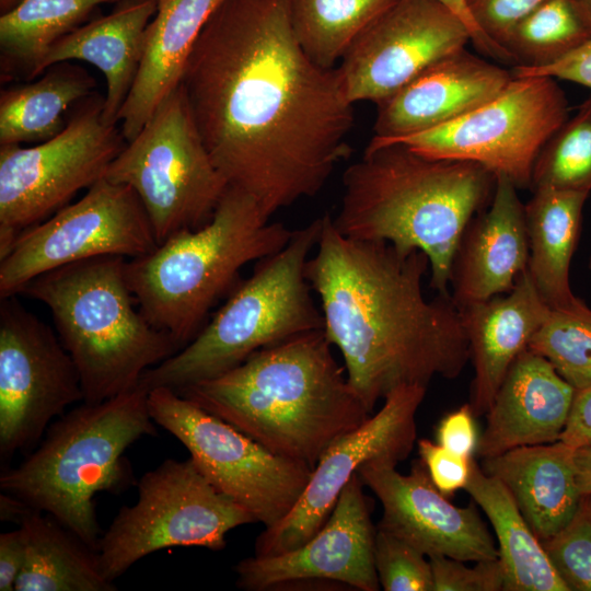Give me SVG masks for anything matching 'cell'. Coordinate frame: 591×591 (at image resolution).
I'll return each mask as SVG.
<instances>
[{"label": "cell", "instance_id": "6da1fadb", "mask_svg": "<svg viewBox=\"0 0 591 591\" xmlns=\"http://www.w3.org/2000/svg\"><path fill=\"white\" fill-rule=\"evenodd\" d=\"M181 86L228 185L269 219L316 195L351 155L354 104L337 67L316 65L301 48L290 0H222Z\"/></svg>", "mask_w": 591, "mask_h": 591}, {"label": "cell", "instance_id": "7a4b0ae2", "mask_svg": "<svg viewBox=\"0 0 591 591\" xmlns=\"http://www.w3.org/2000/svg\"><path fill=\"white\" fill-rule=\"evenodd\" d=\"M428 269L425 253L345 236L322 216L305 277L320 299L324 333L370 413L399 386L457 378L470 360L451 294L424 292Z\"/></svg>", "mask_w": 591, "mask_h": 591}, {"label": "cell", "instance_id": "3957f363", "mask_svg": "<svg viewBox=\"0 0 591 591\" xmlns=\"http://www.w3.org/2000/svg\"><path fill=\"white\" fill-rule=\"evenodd\" d=\"M324 329L265 347L216 378L175 391L271 453L314 467L370 412Z\"/></svg>", "mask_w": 591, "mask_h": 591}, {"label": "cell", "instance_id": "277c9868", "mask_svg": "<svg viewBox=\"0 0 591 591\" xmlns=\"http://www.w3.org/2000/svg\"><path fill=\"white\" fill-rule=\"evenodd\" d=\"M496 176L480 164L420 154L402 143L368 144L343 175L333 223L345 236L420 251L430 287L450 294L452 257L467 223L490 202Z\"/></svg>", "mask_w": 591, "mask_h": 591}, {"label": "cell", "instance_id": "5b68a950", "mask_svg": "<svg viewBox=\"0 0 591 591\" xmlns=\"http://www.w3.org/2000/svg\"><path fill=\"white\" fill-rule=\"evenodd\" d=\"M148 394L138 385L62 414L19 465L2 471L1 493L51 515L97 552L96 494L134 484L124 454L140 438L157 434Z\"/></svg>", "mask_w": 591, "mask_h": 591}, {"label": "cell", "instance_id": "8992f818", "mask_svg": "<svg viewBox=\"0 0 591 591\" xmlns=\"http://www.w3.org/2000/svg\"><path fill=\"white\" fill-rule=\"evenodd\" d=\"M292 233L270 222L247 193L229 186L207 224L127 259V282L147 321L182 349L202 329L216 302L240 282V270L280 251Z\"/></svg>", "mask_w": 591, "mask_h": 591}, {"label": "cell", "instance_id": "52a82bcc", "mask_svg": "<svg viewBox=\"0 0 591 591\" xmlns=\"http://www.w3.org/2000/svg\"><path fill=\"white\" fill-rule=\"evenodd\" d=\"M126 260L101 256L72 263L37 276L19 292L50 310L86 403L136 389L147 370L181 350L136 310Z\"/></svg>", "mask_w": 591, "mask_h": 591}, {"label": "cell", "instance_id": "ba28073f", "mask_svg": "<svg viewBox=\"0 0 591 591\" xmlns=\"http://www.w3.org/2000/svg\"><path fill=\"white\" fill-rule=\"evenodd\" d=\"M321 227L322 217L294 230L280 251L257 260L252 275L235 286L198 335L147 370L139 385L177 391L230 371L259 349L324 329L305 277Z\"/></svg>", "mask_w": 591, "mask_h": 591}, {"label": "cell", "instance_id": "9c48e42d", "mask_svg": "<svg viewBox=\"0 0 591 591\" xmlns=\"http://www.w3.org/2000/svg\"><path fill=\"white\" fill-rule=\"evenodd\" d=\"M104 177L136 193L158 244L207 224L229 187L204 143L181 84L127 141Z\"/></svg>", "mask_w": 591, "mask_h": 591}, {"label": "cell", "instance_id": "30bf717a", "mask_svg": "<svg viewBox=\"0 0 591 591\" xmlns=\"http://www.w3.org/2000/svg\"><path fill=\"white\" fill-rule=\"evenodd\" d=\"M137 488L136 503L123 507L99 540L100 567L112 582L141 558L164 548L222 551L231 530L256 523L190 457L163 461L140 477Z\"/></svg>", "mask_w": 591, "mask_h": 591}, {"label": "cell", "instance_id": "8fae6325", "mask_svg": "<svg viewBox=\"0 0 591 591\" xmlns=\"http://www.w3.org/2000/svg\"><path fill=\"white\" fill-rule=\"evenodd\" d=\"M91 95L53 138L33 147L0 144V259L20 233L47 219L105 173L125 138Z\"/></svg>", "mask_w": 591, "mask_h": 591}, {"label": "cell", "instance_id": "7c38bea8", "mask_svg": "<svg viewBox=\"0 0 591 591\" xmlns=\"http://www.w3.org/2000/svg\"><path fill=\"white\" fill-rule=\"evenodd\" d=\"M568 109L555 79L513 77L499 94L455 120L399 138L372 137L369 144L402 143L430 158L474 162L528 188L540 151Z\"/></svg>", "mask_w": 591, "mask_h": 591}, {"label": "cell", "instance_id": "4fadbf2b", "mask_svg": "<svg viewBox=\"0 0 591 591\" xmlns=\"http://www.w3.org/2000/svg\"><path fill=\"white\" fill-rule=\"evenodd\" d=\"M148 403L154 422L182 442L201 474L256 522L274 526L296 506L312 467L271 453L171 389L150 390Z\"/></svg>", "mask_w": 591, "mask_h": 591}, {"label": "cell", "instance_id": "5bb4252c", "mask_svg": "<svg viewBox=\"0 0 591 591\" xmlns=\"http://www.w3.org/2000/svg\"><path fill=\"white\" fill-rule=\"evenodd\" d=\"M158 245L136 193L103 177L81 199L20 233L0 259V299L53 269L101 256L137 258Z\"/></svg>", "mask_w": 591, "mask_h": 591}, {"label": "cell", "instance_id": "9a60e30c", "mask_svg": "<svg viewBox=\"0 0 591 591\" xmlns=\"http://www.w3.org/2000/svg\"><path fill=\"white\" fill-rule=\"evenodd\" d=\"M83 402L78 368L50 326L16 296L0 301V459L31 452L55 418Z\"/></svg>", "mask_w": 591, "mask_h": 591}, {"label": "cell", "instance_id": "2e32d148", "mask_svg": "<svg viewBox=\"0 0 591 591\" xmlns=\"http://www.w3.org/2000/svg\"><path fill=\"white\" fill-rule=\"evenodd\" d=\"M426 391L421 385L395 389L376 414L335 441L313 467L292 510L257 536L254 555H277L306 543L325 524L340 493L364 463L405 460L416 441L415 418Z\"/></svg>", "mask_w": 591, "mask_h": 591}, {"label": "cell", "instance_id": "e0dca14e", "mask_svg": "<svg viewBox=\"0 0 591 591\" xmlns=\"http://www.w3.org/2000/svg\"><path fill=\"white\" fill-rule=\"evenodd\" d=\"M470 40L466 26L437 0H396L341 58L347 99L379 104Z\"/></svg>", "mask_w": 591, "mask_h": 591}, {"label": "cell", "instance_id": "ac0fdd59", "mask_svg": "<svg viewBox=\"0 0 591 591\" xmlns=\"http://www.w3.org/2000/svg\"><path fill=\"white\" fill-rule=\"evenodd\" d=\"M396 462L371 460L358 471L363 485L382 505L376 529L410 544L426 556H447L462 561L499 558L498 547L475 505H452L432 483L421 460L409 474Z\"/></svg>", "mask_w": 591, "mask_h": 591}, {"label": "cell", "instance_id": "d6986e66", "mask_svg": "<svg viewBox=\"0 0 591 591\" xmlns=\"http://www.w3.org/2000/svg\"><path fill=\"white\" fill-rule=\"evenodd\" d=\"M355 474L321 530L303 545L277 555L252 556L234 566L236 586L247 591H265L303 581L327 580L361 591H378L374 566L376 529Z\"/></svg>", "mask_w": 591, "mask_h": 591}, {"label": "cell", "instance_id": "ffe728a7", "mask_svg": "<svg viewBox=\"0 0 591 591\" xmlns=\"http://www.w3.org/2000/svg\"><path fill=\"white\" fill-rule=\"evenodd\" d=\"M528 262L524 205L517 186L497 176L489 205L467 223L452 257V300L461 308L510 292Z\"/></svg>", "mask_w": 591, "mask_h": 591}, {"label": "cell", "instance_id": "44dd1931", "mask_svg": "<svg viewBox=\"0 0 591 591\" xmlns=\"http://www.w3.org/2000/svg\"><path fill=\"white\" fill-rule=\"evenodd\" d=\"M512 78L511 71L460 49L378 104L373 137L399 138L448 124L499 94Z\"/></svg>", "mask_w": 591, "mask_h": 591}, {"label": "cell", "instance_id": "7402d4cb", "mask_svg": "<svg viewBox=\"0 0 591 591\" xmlns=\"http://www.w3.org/2000/svg\"><path fill=\"white\" fill-rule=\"evenodd\" d=\"M576 390L544 357L525 349L509 368L486 413L480 459L558 441Z\"/></svg>", "mask_w": 591, "mask_h": 591}, {"label": "cell", "instance_id": "603a6c76", "mask_svg": "<svg viewBox=\"0 0 591 591\" xmlns=\"http://www.w3.org/2000/svg\"><path fill=\"white\" fill-rule=\"evenodd\" d=\"M474 367L470 406L486 415L517 357L528 349L551 308L525 270L507 296L459 308Z\"/></svg>", "mask_w": 591, "mask_h": 591}, {"label": "cell", "instance_id": "cb8c5ba5", "mask_svg": "<svg viewBox=\"0 0 591 591\" xmlns=\"http://www.w3.org/2000/svg\"><path fill=\"white\" fill-rule=\"evenodd\" d=\"M222 0H158L146 31L144 50L118 123L134 139L157 107L178 85L186 61L208 19Z\"/></svg>", "mask_w": 591, "mask_h": 591}, {"label": "cell", "instance_id": "d4e9b609", "mask_svg": "<svg viewBox=\"0 0 591 591\" xmlns=\"http://www.w3.org/2000/svg\"><path fill=\"white\" fill-rule=\"evenodd\" d=\"M158 9V0H127L114 12L80 25L55 43L34 77L49 67L80 60L96 67L105 77L103 115L113 124L136 80L147 27Z\"/></svg>", "mask_w": 591, "mask_h": 591}, {"label": "cell", "instance_id": "484cf974", "mask_svg": "<svg viewBox=\"0 0 591 591\" xmlns=\"http://www.w3.org/2000/svg\"><path fill=\"white\" fill-rule=\"evenodd\" d=\"M575 451L558 440L482 459V470L507 487L541 542L561 530L580 503Z\"/></svg>", "mask_w": 591, "mask_h": 591}, {"label": "cell", "instance_id": "4316f807", "mask_svg": "<svg viewBox=\"0 0 591 591\" xmlns=\"http://www.w3.org/2000/svg\"><path fill=\"white\" fill-rule=\"evenodd\" d=\"M588 197L584 192L537 188L524 205L526 270L551 309L566 306L578 298L571 290L570 265Z\"/></svg>", "mask_w": 591, "mask_h": 591}, {"label": "cell", "instance_id": "83f0119b", "mask_svg": "<svg viewBox=\"0 0 591 591\" xmlns=\"http://www.w3.org/2000/svg\"><path fill=\"white\" fill-rule=\"evenodd\" d=\"M464 490L488 518L498 540L503 591H570L507 487L472 459Z\"/></svg>", "mask_w": 591, "mask_h": 591}, {"label": "cell", "instance_id": "f1b7e54d", "mask_svg": "<svg viewBox=\"0 0 591 591\" xmlns=\"http://www.w3.org/2000/svg\"><path fill=\"white\" fill-rule=\"evenodd\" d=\"M25 561L14 591H114L97 552L55 518L34 509L20 522Z\"/></svg>", "mask_w": 591, "mask_h": 591}, {"label": "cell", "instance_id": "f546056e", "mask_svg": "<svg viewBox=\"0 0 591 591\" xmlns=\"http://www.w3.org/2000/svg\"><path fill=\"white\" fill-rule=\"evenodd\" d=\"M48 69L33 83L1 92L0 144L53 138L67 125V111L92 95L95 82L82 68L61 62Z\"/></svg>", "mask_w": 591, "mask_h": 591}, {"label": "cell", "instance_id": "4dcf8cb0", "mask_svg": "<svg viewBox=\"0 0 591 591\" xmlns=\"http://www.w3.org/2000/svg\"><path fill=\"white\" fill-rule=\"evenodd\" d=\"M121 0H20L0 16V47L5 61L35 71L51 46L77 28L97 5Z\"/></svg>", "mask_w": 591, "mask_h": 591}, {"label": "cell", "instance_id": "1f68e13d", "mask_svg": "<svg viewBox=\"0 0 591 591\" xmlns=\"http://www.w3.org/2000/svg\"><path fill=\"white\" fill-rule=\"evenodd\" d=\"M396 0H290L293 33L316 65L335 68L357 37Z\"/></svg>", "mask_w": 591, "mask_h": 591}, {"label": "cell", "instance_id": "d6a6232c", "mask_svg": "<svg viewBox=\"0 0 591 591\" xmlns=\"http://www.w3.org/2000/svg\"><path fill=\"white\" fill-rule=\"evenodd\" d=\"M591 38V11L579 0H546L510 32L514 66L552 63Z\"/></svg>", "mask_w": 591, "mask_h": 591}, {"label": "cell", "instance_id": "836d02e7", "mask_svg": "<svg viewBox=\"0 0 591 591\" xmlns=\"http://www.w3.org/2000/svg\"><path fill=\"white\" fill-rule=\"evenodd\" d=\"M528 349L549 361L576 391L591 385V309L579 298L551 309Z\"/></svg>", "mask_w": 591, "mask_h": 591}, {"label": "cell", "instance_id": "e575fe53", "mask_svg": "<svg viewBox=\"0 0 591 591\" xmlns=\"http://www.w3.org/2000/svg\"><path fill=\"white\" fill-rule=\"evenodd\" d=\"M591 192V96L540 151L531 187Z\"/></svg>", "mask_w": 591, "mask_h": 591}, {"label": "cell", "instance_id": "d590c367", "mask_svg": "<svg viewBox=\"0 0 591 591\" xmlns=\"http://www.w3.org/2000/svg\"><path fill=\"white\" fill-rule=\"evenodd\" d=\"M542 545L570 591H591V496H582L571 520Z\"/></svg>", "mask_w": 591, "mask_h": 591}, {"label": "cell", "instance_id": "8d00e7d4", "mask_svg": "<svg viewBox=\"0 0 591 591\" xmlns=\"http://www.w3.org/2000/svg\"><path fill=\"white\" fill-rule=\"evenodd\" d=\"M374 566L384 591H432L428 556L401 540L376 529Z\"/></svg>", "mask_w": 591, "mask_h": 591}, {"label": "cell", "instance_id": "74e56055", "mask_svg": "<svg viewBox=\"0 0 591 591\" xmlns=\"http://www.w3.org/2000/svg\"><path fill=\"white\" fill-rule=\"evenodd\" d=\"M432 571V591H503L505 571L499 558L465 561L447 556L428 557Z\"/></svg>", "mask_w": 591, "mask_h": 591}, {"label": "cell", "instance_id": "f35d334b", "mask_svg": "<svg viewBox=\"0 0 591 591\" xmlns=\"http://www.w3.org/2000/svg\"><path fill=\"white\" fill-rule=\"evenodd\" d=\"M545 1L476 0L472 9L476 22L484 33L503 47L512 28Z\"/></svg>", "mask_w": 591, "mask_h": 591}, {"label": "cell", "instance_id": "ab89813d", "mask_svg": "<svg viewBox=\"0 0 591 591\" xmlns=\"http://www.w3.org/2000/svg\"><path fill=\"white\" fill-rule=\"evenodd\" d=\"M420 460L436 487L445 496L464 489L471 471V461L450 452L428 439L418 440Z\"/></svg>", "mask_w": 591, "mask_h": 591}, {"label": "cell", "instance_id": "60d3db41", "mask_svg": "<svg viewBox=\"0 0 591 591\" xmlns=\"http://www.w3.org/2000/svg\"><path fill=\"white\" fill-rule=\"evenodd\" d=\"M513 77H549L570 81L591 90V38L559 58L558 60L538 67L514 66Z\"/></svg>", "mask_w": 591, "mask_h": 591}, {"label": "cell", "instance_id": "b9f144b4", "mask_svg": "<svg viewBox=\"0 0 591 591\" xmlns=\"http://www.w3.org/2000/svg\"><path fill=\"white\" fill-rule=\"evenodd\" d=\"M474 418L470 404L448 414L438 426V443L452 453L472 459L478 443Z\"/></svg>", "mask_w": 591, "mask_h": 591}, {"label": "cell", "instance_id": "7bdbcfd3", "mask_svg": "<svg viewBox=\"0 0 591 591\" xmlns=\"http://www.w3.org/2000/svg\"><path fill=\"white\" fill-rule=\"evenodd\" d=\"M558 440L573 449L591 448V385L575 392Z\"/></svg>", "mask_w": 591, "mask_h": 591}, {"label": "cell", "instance_id": "ee69618b", "mask_svg": "<svg viewBox=\"0 0 591 591\" xmlns=\"http://www.w3.org/2000/svg\"><path fill=\"white\" fill-rule=\"evenodd\" d=\"M450 10L468 30L471 42L488 57L502 62L514 63L511 54L487 36L479 27L473 13L470 0H437Z\"/></svg>", "mask_w": 591, "mask_h": 591}, {"label": "cell", "instance_id": "f6af8a7d", "mask_svg": "<svg viewBox=\"0 0 591 591\" xmlns=\"http://www.w3.org/2000/svg\"><path fill=\"white\" fill-rule=\"evenodd\" d=\"M25 561L21 528L0 534V591H13Z\"/></svg>", "mask_w": 591, "mask_h": 591}, {"label": "cell", "instance_id": "bcb514c9", "mask_svg": "<svg viewBox=\"0 0 591 591\" xmlns=\"http://www.w3.org/2000/svg\"><path fill=\"white\" fill-rule=\"evenodd\" d=\"M575 464L581 496H591V448L576 449Z\"/></svg>", "mask_w": 591, "mask_h": 591}, {"label": "cell", "instance_id": "7dc6e473", "mask_svg": "<svg viewBox=\"0 0 591 591\" xmlns=\"http://www.w3.org/2000/svg\"><path fill=\"white\" fill-rule=\"evenodd\" d=\"M20 0H0L1 13H4L16 5Z\"/></svg>", "mask_w": 591, "mask_h": 591}, {"label": "cell", "instance_id": "c3c4849f", "mask_svg": "<svg viewBox=\"0 0 591 591\" xmlns=\"http://www.w3.org/2000/svg\"><path fill=\"white\" fill-rule=\"evenodd\" d=\"M579 1L583 3L591 11V0H579Z\"/></svg>", "mask_w": 591, "mask_h": 591}, {"label": "cell", "instance_id": "681fc988", "mask_svg": "<svg viewBox=\"0 0 591 591\" xmlns=\"http://www.w3.org/2000/svg\"><path fill=\"white\" fill-rule=\"evenodd\" d=\"M588 267H589V270H590V273H591V256H590V258H589Z\"/></svg>", "mask_w": 591, "mask_h": 591}, {"label": "cell", "instance_id": "f907efd6", "mask_svg": "<svg viewBox=\"0 0 591 591\" xmlns=\"http://www.w3.org/2000/svg\"><path fill=\"white\" fill-rule=\"evenodd\" d=\"M475 1H476V0H470V2H471V5H473V3H474Z\"/></svg>", "mask_w": 591, "mask_h": 591}]
</instances>
